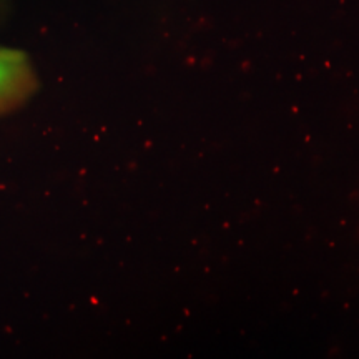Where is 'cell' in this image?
Listing matches in <instances>:
<instances>
[{"label":"cell","instance_id":"6da1fadb","mask_svg":"<svg viewBox=\"0 0 359 359\" xmlns=\"http://www.w3.org/2000/svg\"><path fill=\"white\" fill-rule=\"evenodd\" d=\"M29 82L30 70L25 53L0 48V107L22 98Z\"/></svg>","mask_w":359,"mask_h":359}]
</instances>
